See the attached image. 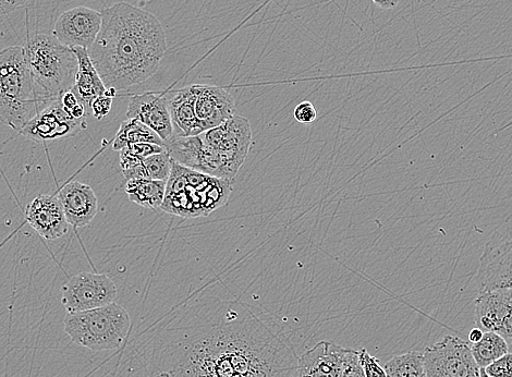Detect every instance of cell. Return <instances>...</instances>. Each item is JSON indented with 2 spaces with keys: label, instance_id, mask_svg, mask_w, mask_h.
<instances>
[{
  "label": "cell",
  "instance_id": "obj_1",
  "mask_svg": "<svg viewBox=\"0 0 512 377\" xmlns=\"http://www.w3.org/2000/svg\"><path fill=\"white\" fill-rule=\"evenodd\" d=\"M166 377H290L298 358L278 328L261 321L184 328Z\"/></svg>",
  "mask_w": 512,
  "mask_h": 377
},
{
  "label": "cell",
  "instance_id": "obj_2",
  "mask_svg": "<svg viewBox=\"0 0 512 377\" xmlns=\"http://www.w3.org/2000/svg\"><path fill=\"white\" fill-rule=\"evenodd\" d=\"M101 12L102 29L88 53L106 89L118 92L148 81L167 51L161 21L128 3Z\"/></svg>",
  "mask_w": 512,
  "mask_h": 377
},
{
  "label": "cell",
  "instance_id": "obj_3",
  "mask_svg": "<svg viewBox=\"0 0 512 377\" xmlns=\"http://www.w3.org/2000/svg\"><path fill=\"white\" fill-rule=\"evenodd\" d=\"M23 48L43 109L72 90L78 72V58L72 48L46 33L29 35Z\"/></svg>",
  "mask_w": 512,
  "mask_h": 377
},
{
  "label": "cell",
  "instance_id": "obj_4",
  "mask_svg": "<svg viewBox=\"0 0 512 377\" xmlns=\"http://www.w3.org/2000/svg\"><path fill=\"white\" fill-rule=\"evenodd\" d=\"M231 191L230 180L202 174L173 161L161 209L185 218L209 216L226 204Z\"/></svg>",
  "mask_w": 512,
  "mask_h": 377
},
{
  "label": "cell",
  "instance_id": "obj_5",
  "mask_svg": "<svg viewBox=\"0 0 512 377\" xmlns=\"http://www.w3.org/2000/svg\"><path fill=\"white\" fill-rule=\"evenodd\" d=\"M42 109L23 46L0 51V121L19 133Z\"/></svg>",
  "mask_w": 512,
  "mask_h": 377
},
{
  "label": "cell",
  "instance_id": "obj_6",
  "mask_svg": "<svg viewBox=\"0 0 512 377\" xmlns=\"http://www.w3.org/2000/svg\"><path fill=\"white\" fill-rule=\"evenodd\" d=\"M64 326L73 344L99 352L124 345L131 319L128 311L114 302L99 309L67 313Z\"/></svg>",
  "mask_w": 512,
  "mask_h": 377
},
{
  "label": "cell",
  "instance_id": "obj_7",
  "mask_svg": "<svg viewBox=\"0 0 512 377\" xmlns=\"http://www.w3.org/2000/svg\"><path fill=\"white\" fill-rule=\"evenodd\" d=\"M202 137L216 157L219 178L233 181L250 152L252 129L249 119L235 115L223 125L204 131Z\"/></svg>",
  "mask_w": 512,
  "mask_h": 377
},
{
  "label": "cell",
  "instance_id": "obj_8",
  "mask_svg": "<svg viewBox=\"0 0 512 377\" xmlns=\"http://www.w3.org/2000/svg\"><path fill=\"white\" fill-rule=\"evenodd\" d=\"M116 299L117 287L104 274H78L71 277L62 289V303L67 313L106 307Z\"/></svg>",
  "mask_w": 512,
  "mask_h": 377
},
{
  "label": "cell",
  "instance_id": "obj_9",
  "mask_svg": "<svg viewBox=\"0 0 512 377\" xmlns=\"http://www.w3.org/2000/svg\"><path fill=\"white\" fill-rule=\"evenodd\" d=\"M426 371L448 377H480L471 346L456 336H445L440 342L423 351Z\"/></svg>",
  "mask_w": 512,
  "mask_h": 377
},
{
  "label": "cell",
  "instance_id": "obj_10",
  "mask_svg": "<svg viewBox=\"0 0 512 377\" xmlns=\"http://www.w3.org/2000/svg\"><path fill=\"white\" fill-rule=\"evenodd\" d=\"M87 127V121L72 117L60 97L42 109L19 133L30 140L45 143L75 137Z\"/></svg>",
  "mask_w": 512,
  "mask_h": 377
},
{
  "label": "cell",
  "instance_id": "obj_11",
  "mask_svg": "<svg viewBox=\"0 0 512 377\" xmlns=\"http://www.w3.org/2000/svg\"><path fill=\"white\" fill-rule=\"evenodd\" d=\"M102 12L90 7L71 8L58 17L53 35L70 48L90 50L102 29Z\"/></svg>",
  "mask_w": 512,
  "mask_h": 377
},
{
  "label": "cell",
  "instance_id": "obj_12",
  "mask_svg": "<svg viewBox=\"0 0 512 377\" xmlns=\"http://www.w3.org/2000/svg\"><path fill=\"white\" fill-rule=\"evenodd\" d=\"M475 325L483 332L501 335L512 351V289L480 293L475 300Z\"/></svg>",
  "mask_w": 512,
  "mask_h": 377
},
{
  "label": "cell",
  "instance_id": "obj_13",
  "mask_svg": "<svg viewBox=\"0 0 512 377\" xmlns=\"http://www.w3.org/2000/svg\"><path fill=\"white\" fill-rule=\"evenodd\" d=\"M480 293L512 289V239L487 243L477 275Z\"/></svg>",
  "mask_w": 512,
  "mask_h": 377
},
{
  "label": "cell",
  "instance_id": "obj_14",
  "mask_svg": "<svg viewBox=\"0 0 512 377\" xmlns=\"http://www.w3.org/2000/svg\"><path fill=\"white\" fill-rule=\"evenodd\" d=\"M127 118L141 121L156 132L164 142L174 137L166 93L146 92L131 96Z\"/></svg>",
  "mask_w": 512,
  "mask_h": 377
},
{
  "label": "cell",
  "instance_id": "obj_15",
  "mask_svg": "<svg viewBox=\"0 0 512 377\" xmlns=\"http://www.w3.org/2000/svg\"><path fill=\"white\" fill-rule=\"evenodd\" d=\"M197 101L195 112L204 131L226 123L236 115V103L233 95L216 85H194Z\"/></svg>",
  "mask_w": 512,
  "mask_h": 377
},
{
  "label": "cell",
  "instance_id": "obj_16",
  "mask_svg": "<svg viewBox=\"0 0 512 377\" xmlns=\"http://www.w3.org/2000/svg\"><path fill=\"white\" fill-rule=\"evenodd\" d=\"M26 220L46 240L62 238L69 230V223L58 196H40L34 199L26 210Z\"/></svg>",
  "mask_w": 512,
  "mask_h": 377
},
{
  "label": "cell",
  "instance_id": "obj_17",
  "mask_svg": "<svg viewBox=\"0 0 512 377\" xmlns=\"http://www.w3.org/2000/svg\"><path fill=\"white\" fill-rule=\"evenodd\" d=\"M345 347L323 340L298 358L295 377H341Z\"/></svg>",
  "mask_w": 512,
  "mask_h": 377
},
{
  "label": "cell",
  "instance_id": "obj_18",
  "mask_svg": "<svg viewBox=\"0 0 512 377\" xmlns=\"http://www.w3.org/2000/svg\"><path fill=\"white\" fill-rule=\"evenodd\" d=\"M58 198L69 225L75 228L90 225L99 210L94 190L80 181L69 182L59 191Z\"/></svg>",
  "mask_w": 512,
  "mask_h": 377
},
{
  "label": "cell",
  "instance_id": "obj_19",
  "mask_svg": "<svg viewBox=\"0 0 512 377\" xmlns=\"http://www.w3.org/2000/svg\"><path fill=\"white\" fill-rule=\"evenodd\" d=\"M170 117L176 137H195L204 132L200 120L195 112L194 85L174 92L167 96Z\"/></svg>",
  "mask_w": 512,
  "mask_h": 377
},
{
  "label": "cell",
  "instance_id": "obj_20",
  "mask_svg": "<svg viewBox=\"0 0 512 377\" xmlns=\"http://www.w3.org/2000/svg\"><path fill=\"white\" fill-rule=\"evenodd\" d=\"M78 58V72L72 92L76 94L79 102L91 114V103L106 92L105 84L95 69L87 50L72 48Z\"/></svg>",
  "mask_w": 512,
  "mask_h": 377
},
{
  "label": "cell",
  "instance_id": "obj_21",
  "mask_svg": "<svg viewBox=\"0 0 512 377\" xmlns=\"http://www.w3.org/2000/svg\"><path fill=\"white\" fill-rule=\"evenodd\" d=\"M167 181L152 179H131L127 181L126 193L129 200L144 209L157 210L165 199Z\"/></svg>",
  "mask_w": 512,
  "mask_h": 377
},
{
  "label": "cell",
  "instance_id": "obj_22",
  "mask_svg": "<svg viewBox=\"0 0 512 377\" xmlns=\"http://www.w3.org/2000/svg\"><path fill=\"white\" fill-rule=\"evenodd\" d=\"M154 143L165 147V142L148 126L137 119H127L121 123L113 143L115 151H121L131 144Z\"/></svg>",
  "mask_w": 512,
  "mask_h": 377
},
{
  "label": "cell",
  "instance_id": "obj_23",
  "mask_svg": "<svg viewBox=\"0 0 512 377\" xmlns=\"http://www.w3.org/2000/svg\"><path fill=\"white\" fill-rule=\"evenodd\" d=\"M172 157L165 150L160 154L146 157L145 160L130 169L123 170L126 180L152 179L167 181L172 170Z\"/></svg>",
  "mask_w": 512,
  "mask_h": 377
},
{
  "label": "cell",
  "instance_id": "obj_24",
  "mask_svg": "<svg viewBox=\"0 0 512 377\" xmlns=\"http://www.w3.org/2000/svg\"><path fill=\"white\" fill-rule=\"evenodd\" d=\"M470 346L473 358L480 369L489 367L491 363L510 352L506 340L493 332H484L480 342Z\"/></svg>",
  "mask_w": 512,
  "mask_h": 377
},
{
  "label": "cell",
  "instance_id": "obj_25",
  "mask_svg": "<svg viewBox=\"0 0 512 377\" xmlns=\"http://www.w3.org/2000/svg\"><path fill=\"white\" fill-rule=\"evenodd\" d=\"M387 377H426L423 352L410 351L385 364Z\"/></svg>",
  "mask_w": 512,
  "mask_h": 377
},
{
  "label": "cell",
  "instance_id": "obj_26",
  "mask_svg": "<svg viewBox=\"0 0 512 377\" xmlns=\"http://www.w3.org/2000/svg\"><path fill=\"white\" fill-rule=\"evenodd\" d=\"M166 149L162 145L154 143L131 144L129 147L120 151L121 169L127 170L141 164L146 157L154 154H160Z\"/></svg>",
  "mask_w": 512,
  "mask_h": 377
},
{
  "label": "cell",
  "instance_id": "obj_27",
  "mask_svg": "<svg viewBox=\"0 0 512 377\" xmlns=\"http://www.w3.org/2000/svg\"><path fill=\"white\" fill-rule=\"evenodd\" d=\"M341 377H365L360 362L359 351L345 348L343 374H341Z\"/></svg>",
  "mask_w": 512,
  "mask_h": 377
},
{
  "label": "cell",
  "instance_id": "obj_28",
  "mask_svg": "<svg viewBox=\"0 0 512 377\" xmlns=\"http://www.w3.org/2000/svg\"><path fill=\"white\" fill-rule=\"evenodd\" d=\"M359 357L365 377H387L385 368L381 366V361L372 356L367 349L359 350Z\"/></svg>",
  "mask_w": 512,
  "mask_h": 377
},
{
  "label": "cell",
  "instance_id": "obj_29",
  "mask_svg": "<svg viewBox=\"0 0 512 377\" xmlns=\"http://www.w3.org/2000/svg\"><path fill=\"white\" fill-rule=\"evenodd\" d=\"M484 370L492 377H512V352L497 359Z\"/></svg>",
  "mask_w": 512,
  "mask_h": 377
},
{
  "label": "cell",
  "instance_id": "obj_30",
  "mask_svg": "<svg viewBox=\"0 0 512 377\" xmlns=\"http://www.w3.org/2000/svg\"><path fill=\"white\" fill-rule=\"evenodd\" d=\"M113 102L114 97L107 96L106 94L96 97L91 103V114L97 120H102L111 112Z\"/></svg>",
  "mask_w": 512,
  "mask_h": 377
},
{
  "label": "cell",
  "instance_id": "obj_31",
  "mask_svg": "<svg viewBox=\"0 0 512 377\" xmlns=\"http://www.w3.org/2000/svg\"><path fill=\"white\" fill-rule=\"evenodd\" d=\"M295 118L300 124H312L318 118V111L309 101L301 102L294 112Z\"/></svg>",
  "mask_w": 512,
  "mask_h": 377
},
{
  "label": "cell",
  "instance_id": "obj_32",
  "mask_svg": "<svg viewBox=\"0 0 512 377\" xmlns=\"http://www.w3.org/2000/svg\"><path fill=\"white\" fill-rule=\"evenodd\" d=\"M29 2L30 0H0V16L9 15Z\"/></svg>",
  "mask_w": 512,
  "mask_h": 377
},
{
  "label": "cell",
  "instance_id": "obj_33",
  "mask_svg": "<svg viewBox=\"0 0 512 377\" xmlns=\"http://www.w3.org/2000/svg\"><path fill=\"white\" fill-rule=\"evenodd\" d=\"M62 102L68 111L80 103L78 97L72 91H69L62 96Z\"/></svg>",
  "mask_w": 512,
  "mask_h": 377
},
{
  "label": "cell",
  "instance_id": "obj_34",
  "mask_svg": "<svg viewBox=\"0 0 512 377\" xmlns=\"http://www.w3.org/2000/svg\"><path fill=\"white\" fill-rule=\"evenodd\" d=\"M372 2L382 9L390 10L396 8L401 0H372Z\"/></svg>",
  "mask_w": 512,
  "mask_h": 377
},
{
  "label": "cell",
  "instance_id": "obj_35",
  "mask_svg": "<svg viewBox=\"0 0 512 377\" xmlns=\"http://www.w3.org/2000/svg\"><path fill=\"white\" fill-rule=\"evenodd\" d=\"M483 335H484V332L482 330H480V328L475 327L469 334V342L471 344L478 343L482 339Z\"/></svg>",
  "mask_w": 512,
  "mask_h": 377
},
{
  "label": "cell",
  "instance_id": "obj_36",
  "mask_svg": "<svg viewBox=\"0 0 512 377\" xmlns=\"http://www.w3.org/2000/svg\"><path fill=\"white\" fill-rule=\"evenodd\" d=\"M426 377H448L441 373L426 371Z\"/></svg>",
  "mask_w": 512,
  "mask_h": 377
},
{
  "label": "cell",
  "instance_id": "obj_37",
  "mask_svg": "<svg viewBox=\"0 0 512 377\" xmlns=\"http://www.w3.org/2000/svg\"><path fill=\"white\" fill-rule=\"evenodd\" d=\"M480 377H492V376L487 374L484 369H480Z\"/></svg>",
  "mask_w": 512,
  "mask_h": 377
},
{
  "label": "cell",
  "instance_id": "obj_38",
  "mask_svg": "<svg viewBox=\"0 0 512 377\" xmlns=\"http://www.w3.org/2000/svg\"><path fill=\"white\" fill-rule=\"evenodd\" d=\"M290 377H295L294 375L290 376Z\"/></svg>",
  "mask_w": 512,
  "mask_h": 377
},
{
  "label": "cell",
  "instance_id": "obj_39",
  "mask_svg": "<svg viewBox=\"0 0 512 377\" xmlns=\"http://www.w3.org/2000/svg\"><path fill=\"white\" fill-rule=\"evenodd\" d=\"M512 352V351H511Z\"/></svg>",
  "mask_w": 512,
  "mask_h": 377
}]
</instances>
